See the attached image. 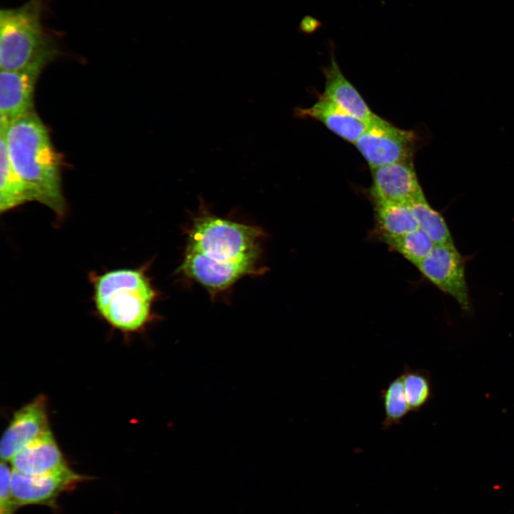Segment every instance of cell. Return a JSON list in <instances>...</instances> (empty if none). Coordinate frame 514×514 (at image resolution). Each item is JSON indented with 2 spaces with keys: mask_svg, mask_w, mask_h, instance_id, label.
<instances>
[{
  "mask_svg": "<svg viewBox=\"0 0 514 514\" xmlns=\"http://www.w3.org/2000/svg\"><path fill=\"white\" fill-rule=\"evenodd\" d=\"M90 280L96 309L114 328L138 332L151 321L157 293L143 268L91 273Z\"/></svg>",
  "mask_w": 514,
  "mask_h": 514,
  "instance_id": "7a4b0ae2",
  "label": "cell"
},
{
  "mask_svg": "<svg viewBox=\"0 0 514 514\" xmlns=\"http://www.w3.org/2000/svg\"><path fill=\"white\" fill-rule=\"evenodd\" d=\"M258 269L257 263L218 262L188 248L181 266L186 276L211 290L227 288L243 276L257 273Z\"/></svg>",
  "mask_w": 514,
  "mask_h": 514,
  "instance_id": "8fae6325",
  "label": "cell"
},
{
  "mask_svg": "<svg viewBox=\"0 0 514 514\" xmlns=\"http://www.w3.org/2000/svg\"><path fill=\"white\" fill-rule=\"evenodd\" d=\"M325 88L321 94L350 115L368 124L376 115L354 86L346 78L333 52L328 66L323 69Z\"/></svg>",
  "mask_w": 514,
  "mask_h": 514,
  "instance_id": "5bb4252c",
  "label": "cell"
},
{
  "mask_svg": "<svg viewBox=\"0 0 514 514\" xmlns=\"http://www.w3.org/2000/svg\"><path fill=\"white\" fill-rule=\"evenodd\" d=\"M375 235L378 240L399 236L418 228L409 204L373 203Z\"/></svg>",
  "mask_w": 514,
  "mask_h": 514,
  "instance_id": "9a60e30c",
  "label": "cell"
},
{
  "mask_svg": "<svg viewBox=\"0 0 514 514\" xmlns=\"http://www.w3.org/2000/svg\"><path fill=\"white\" fill-rule=\"evenodd\" d=\"M87 479L86 476L75 472L70 467L41 475H29L13 470L11 485L19 508L41 505L56 508L57 499L63 493L73 490L79 483Z\"/></svg>",
  "mask_w": 514,
  "mask_h": 514,
  "instance_id": "52a82bcc",
  "label": "cell"
},
{
  "mask_svg": "<svg viewBox=\"0 0 514 514\" xmlns=\"http://www.w3.org/2000/svg\"><path fill=\"white\" fill-rule=\"evenodd\" d=\"M294 115L298 119L318 121L340 138L353 144L367 126V124L350 115L322 94L318 95L317 101L310 107L296 108Z\"/></svg>",
  "mask_w": 514,
  "mask_h": 514,
  "instance_id": "4fadbf2b",
  "label": "cell"
},
{
  "mask_svg": "<svg viewBox=\"0 0 514 514\" xmlns=\"http://www.w3.org/2000/svg\"><path fill=\"white\" fill-rule=\"evenodd\" d=\"M320 26V22L311 16H306L301 21V30L306 34L314 32Z\"/></svg>",
  "mask_w": 514,
  "mask_h": 514,
  "instance_id": "7402d4cb",
  "label": "cell"
},
{
  "mask_svg": "<svg viewBox=\"0 0 514 514\" xmlns=\"http://www.w3.org/2000/svg\"><path fill=\"white\" fill-rule=\"evenodd\" d=\"M418 228L435 244L453 243L451 233L443 216L435 210L422 196L409 203Z\"/></svg>",
  "mask_w": 514,
  "mask_h": 514,
  "instance_id": "e0dca14e",
  "label": "cell"
},
{
  "mask_svg": "<svg viewBox=\"0 0 514 514\" xmlns=\"http://www.w3.org/2000/svg\"><path fill=\"white\" fill-rule=\"evenodd\" d=\"M42 70L39 68L1 70L0 122L9 125L34 111V91Z\"/></svg>",
  "mask_w": 514,
  "mask_h": 514,
  "instance_id": "30bf717a",
  "label": "cell"
},
{
  "mask_svg": "<svg viewBox=\"0 0 514 514\" xmlns=\"http://www.w3.org/2000/svg\"><path fill=\"white\" fill-rule=\"evenodd\" d=\"M415 133L375 115L354 143L371 170L386 165L413 161Z\"/></svg>",
  "mask_w": 514,
  "mask_h": 514,
  "instance_id": "5b68a950",
  "label": "cell"
},
{
  "mask_svg": "<svg viewBox=\"0 0 514 514\" xmlns=\"http://www.w3.org/2000/svg\"><path fill=\"white\" fill-rule=\"evenodd\" d=\"M415 266L435 286L453 297L463 311H470L465 261L453 243L435 245Z\"/></svg>",
  "mask_w": 514,
  "mask_h": 514,
  "instance_id": "8992f818",
  "label": "cell"
},
{
  "mask_svg": "<svg viewBox=\"0 0 514 514\" xmlns=\"http://www.w3.org/2000/svg\"><path fill=\"white\" fill-rule=\"evenodd\" d=\"M384 418L383 428L400 424L410 409L406 400L401 375L388 383L381 391Z\"/></svg>",
  "mask_w": 514,
  "mask_h": 514,
  "instance_id": "d6986e66",
  "label": "cell"
},
{
  "mask_svg": "<svg viewBox=\"0 0 514 514\" xmlns=\"http://www.w3.org/2000/svg\"><path fill=\"white\" fill-rule=\"evenodd\" d=\"M263 232L256 227L215 216L197 219L188 248L221 263H257Z\"/></svg>",
  "mask_w": 514,
  "mask_h": 514,
  "instance_id": "277c9868",
  "label": "cell"
},
{
  "mask_svg": "<svg viewBox=\"0 0 514 514\" xmlns=\"http://www.w3.org/2000/svg\"><path fill=\"white\" fill-rule=\"evenodd\" d=\"M49 430L46 400L41 395L13 415L1 438L2 461H11L23 448Z\"/></svg>",
  "mask_w": 514,
  "mask_h": 514,
  "instance_id": "ba28073f",
  "label": "cell"
},
{
  "mask_svg": "<svg viewBox=\"0 0 514 514\" xmlns=\"http://www.w3.org/2000/svg\"><path fill=\"white\" fill-rule=\"evenodd\" d=\"M369 194L373 203L409 204L424 195L413 161L397 162L371 170Z\"/></svg>",
  "mask_w": 514,
  "mask_h": 514,
  "instance_id": "9c48e42d",
  "label": "cell"
},
{
  "mask_svg": "<svg viewBox=\"0 0 514 514\" xmlns=\"http://www.w3.org/2000/svg\"><path fill=\"white\" fill-rule=\"evenodd\" d=\"M400 375L410 411L418 412L428 403L431 396L428 374L405 366Z\"/></svg>",
  "mask_w": 514,
  "mask_h": 514,
  "instance_id": "ffe728a7",
  "label": "cell"
},
{
  "mask_svg": "<svg viewBox=\"0 0 514 514\" xmlns=\"http://www.w3.org/2000/svg\"><path fill=\"white\" fill-rule=\"evenodd\" d=\"M11 463L13 470L29 475L50 474L69 467L51 430L19 450Z\"/></svg>",
  "mask_w": 514,
  "mask_h": 514,
  "instance_id": "7c38bea8",
  "label": "cell"
},
{
  "mask_svg": "<svg viewBox=\"0 0 514 514\" xmlns=\"http://www.w3.org/2000/svg\"><path fill=\"white\" fill-rule=\"evenodd\" d=\"M11 163L23 181L30 201L48 207L58 220L67 213L61 161L49 131L35 111L9 125L0 122Z\"/></svg>",
  "mask_w": 514,
  "mask_h": 514,
  "instance_id": "6da1fadb",
  "label": "cell"
},
{
  "mask_svg": "<svg viewBox=\"0 0 514 514\" xmlns=\"http://www.w3.org/2000/svg\"><path fill=\"white\" fill-rule=\"evenodd\" d=\"M29 201L26 188L11 163L4 135L0 131V212L6 213Z\"/></svg>",
  "mask_w": 514,
  "mask_h": 514,
  "instance_id": "2e32d148",
  "label": "cell"
},
{
  "mask_svg": "<svg viewBox=\"0 0 514 514\" xmlns=\"http://www.w3.org/2000/svg\"><path fill=\"white\" fill-rule=\"evenodd\" d=\"M381 241L415 266L424 259L435 246L420 228L399 236L384 238Z\"/></svg>",
  "mask_w": 514,
  "mask_h": 514,
  "instance_id": "ac0fdd59",
  "label": "cell"
},
{
  "mask_svg": "<svg viewBox=\"0 0 514 514\" xmlns=\"http://www.w3.org/2000/svg\"><path fill=\"white\" fill-rule=\"evenodd\" d=\"M46 6L47 0H29L0 11L1 70L44 69L57 57L56 40L42 22Z\"/></svg>",
  "mask_w": 514,
  "mask_h": 514,
  "instance_id": "3957f363",
  "label": "cell"
},
{
  "mask_svg": "<svg viewBox=\"0 0 514 514\" xmlns=\"http://www.w3.org/2000/svg\"><path fill=\"white\" fill-rule=\"evenodd\" d=\"M12 470L5 461L0 466V514H14L19 506L14 500L11 485Z\"/></svg>",
  "mask_w": 514,
  "mask_h": 514,
  "instance_id": "44dd1931",
  "label": "cell"
}]
</instances>
